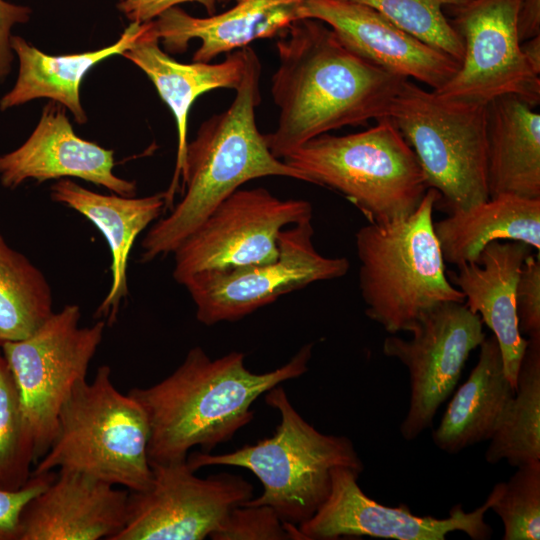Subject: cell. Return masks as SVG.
<instances>
[{"mask_svg":"<svg viewBox=\"0 0 540 540\" xmlns=\"http://www.w3.org/2000/svg\"><path fill=\"white\" fill-rule=\"evenodd\" d=\"M276 49L279 64L271 94L279 118L264 136L278 159L321 134L389 118L406 80L349 50L315 19L293 22Z\"/></svg>","mask_w":540,"mask_h":540,"instance_id":"6da1fadb","label":"cell"},{"mask_svg":"<svg viewBox=\"0 0 540 540\" xmlns=\"http://www.w3.org/2000/svg\"><path fill=\"white\" fill-rule=\"evenodd\" d=\"M312 350L307 343L284 365L258 374L245 366L242 352L211 359L195 346L162 381L130 389L148 420L149 463L186 460L194 447L210 453L231 440L254 419L252 405L261 395L308 371Z\"/></svg>","mask_w":540,"mask_h":540,"instance_id":"7a4b0ae2","label":"cell"},{"mask_svg":"<svg viewBox=\"0 0 540 540\" xmlns=\"http://www.w3.org/2000/svg\"><path fill=\"white\" fill-rule=\"evenodd\" d=\"M261 63L246 47L243 78L231 105L212 115L187 144L182 176L184 195L170 214L155 222L141 246L140 261L147 263L173 253L204 219L246 182L282 176L304 181L302 174L276 158L258 130L255 110L260 104Z\"/></svg>","mask_w":540,"mask_h":540,"instance_id":"3957f363","label":"cell"},{"mask_svg":"<svg viewBox=\"0 0 540 540\" xmlns=\"http://www.w3.org/2000/svg\"><path fill=\"white\" fill-rule=\"evenodd\" d=\"M265 402L280 414L271 437L224 454L194 451L187 462L195 471L214 465L251 471L263 492L241 505L270 506L284 523L298 526L327 499L334 468L349 467L361 473L364 464L348 437L324 434L308 423L280 384L265 393Z\"/></svg>","mask_w":540,"mask_h":540,"instance_id":"277c9868","label":"cell"},{"mask_svg":"<svg viewBox=\"0 0 540 540\" xmlns=\"http://www.w3.org/2000/svg\"><path fill=\"white\" fill-rule=\"evenodd\" d=\"M438 192L429 188L406 219L369 223L355 234L366 316L388 333L408 331L434 307L464 295L448 279L434 231Z\"/></svg>","mask_w":540,"mask_h":540,"instance_id":"5b68a950","label":"cell"},{"mask_svg":"<svg viewBox=\"0 0 540 540\" xmlns=\"http://www.w3.org/2000/svg\"><path fill=\"white\" fill-rule=\"evenodd\" d=\"M282 160L304 182L345 196L369 223L408 218L429 189L413 149L390 118L358 133L321 134Z\"/></svg>","mask_w":540,"mask_h":540,"instance_id":"8992f818","label":"cell"},{"mask_svg":"<svg viewBox=\"0 0 540 540\" xmlns=\"http://www.w3.org/2000/svg\"><path fill=\"white\" fill-rule=\"evenodd\" d=\"M148 439L143 408L114 386L110 366L102 365L94 379L80 381L62 405L55 438L32 474L73 471L141 491L152 478Z\"/></svg>","mask_w":540,"mask_h":540,"instance_id":"52a82bcc","label":"cell"},{"mask_svg":"<svg viewBox=\"0 0 540 540\" xmlns=\"http://www.w3.org/2000/svg\"><path fill=\"white\" fill-rule=\"evenodd\" d=\"M389 118L413 149L429 188L448 214L490 198L487 104L451 99L406 79Z\"/></svg>","mask_w":540,"mask_h":540,"instance_id":"ba28073f","label":"cell"},{"mask_svg":"<svg viewBox=\"0 0 540 540\" xmlns=\"http://www.w3.org/2000/svg\"><path fill=\"white\" fill-rule=\"evenodd\" d=\"M80 318L78 305H65L29 337L0 344L33 439L35 464L52 444L61 407L86 379L103 338L104 320L81 327Z\"/></svg>","mask_w":540,"mask_h":540,"instance_id":"9c48e42d","label":"cell"},{"mask_svg":"<svg viewBox=\"0 0 540 540\" xmlns=\"http://www.w3.org/2000/svg\"><path fill=\"white\" fill-rule=\"evenodd\" d=\"M313 236L312 219L306 220L280 232L279 255L272 262L189 277L182 285L193 300L197 320L206 326L238 321L290 292L346 275L349 261L320 254Z\"/></svg>","mask_w":540,"mask_h":540,"instance_id":"30bf717a","label":"cell"},{"mask_svg":"<svg viewBox=\"0 0 540 540\" xmlns=\"http://www.w3.org/2000/svg\"><path fill=\"white\" fill-rule=\"evenodd\" d=\"M312 205L280 199L263 187L237 189L174 250L173 278L183 284L205 270L272 262L288 225L312 219Z\"/></svg>","mask_w":540,"mask_h":540,"instance_id":"8fae6325","label":"cell"},{"mask_svg":"<svg viewBox=\"0 0 540 540\" xmlns=\"http://www.w3.org/2000/svg\"><path fill=\"white\" fill-rule=\"evenodd\" d=\"M150 466V485L129 491L125 525L112 540H203L253 497L252 484L238 474L200 478L187 459Z\"/></svg>","mask_w":540,"mask_h":540,"instance_id":"7c38bea8","label":"cell"},{"mask_svg":"<svg viewBox=\"0 0 540 540\" xmlns=\"http://www.w3.org/2000/svg\"><path fill=\"white\" fill-rule=\"evenodd\" d=\"M412 337L387 336L383 354L399 360L410 377V401L400 424L406 441L430 428L440 405L454 391L470 353L486 338L478 314L464 303L445 302L423 314Z\"/></svg>","mask_w":540,"mask_h":540,"instance_id":"4fadbf2b","label":"cell"},{"mask_svg":"<svg viewBox=\"0 0 540 540\" xmlns=\"http://www.w3.org/2000/svg\"><path fill=\"white\" fill-rule=\"evenodd\" d=\"M520 0H471L449 7L452 26L460 35L464 53L460 68L438 94L466 102L487 104L503 95H515L536 107L540 76L520 49L517 13Z\"/></svg>","mask_w":540,"mask_h":540,"instance_id":"5bb4252c","label":"cell"},{"mask_svg":"<svg viewBox=\"0 0 540 540\" xmlns=\"http://www.w3.org/2000/svg\"><path fill=\"white\" fill-rule=\"evenodd\" d=\"M360 472L336 467L331 490L318 510L297 526L303 540H336L345 536H369L396 540H445L450 532H464L473 540L490 539L492 528L484 516L491 496L473 511L454 505L449 516H418L405 504L385 506L367 496L358 485Z\"/></svg>","mask_w":540,"mask_h":540,"instance_id":"9a60e30c","label":"cell"},{"mask_svg":"<svg viewBox=\"0 0 540 540\" xmlns=\"http://www.w3.org/2000/svg\"><path fill=\"white\" fill-rule=\"evenodd\" d=\"M299 17L319 20L341 43L365 60L432 90L441 88L460 68L447 53L401 29L373 8L347 0H303Z\"/></svg>","mask_w":540,"mask_h":540,"instance_id":"2e32d148","label":"cell"},{"mask_svg":"<svg viewBox=\"0 0 540 540\" xmlns=\"http://www.w3.org/2000/svg\"><path fill=\"white\" fill-rule=\"evenodd\" d=\"M65 107L50 100L28 139L13 151L0 156V182L15 189L27 180L45 182L75 177L115 194L133 197L135 181L113 173L114 151L77 136Z\"/></svg>","mask_w":540,"mask_h":540,"instance_id":"e0dca14e","label":"cell"},{"mask_svg":"<svg viewBox=\"0 0 540 540\" xmlns=\"http://www.w3.org/2000/svg\"><path fill=\"white\" fill-rule=\"evenodd\" d=\"M129 490L92 476L56 470L23 508L17 540H99L124 527Z\"/></svg>","mask_w":540,"mask_h":540,"instance_id":"ac0fdd59","label":"cell"},{"mask_svg":"<svg viewBox=\"0 0 540 540\" xmlns=\"http://www.w3.org/2000/svg\"><path fill=\"white\" fill-rule=\"evenodd\" d=\"M159 43L152 20L121 55L147 75L175 118L178 136L175 170L164 192L165 209H171L185 169L191 106L200 95L211 90L236 89L239 86L245 70L246 47L228 53L219 63H180L162 50Z\"/></svg>","mask_w":540,"mask_h":540,"instance_id":"d6986e66","label":"cell"},{"mask_svg":"<svg viewBox=\"0 0 540 540\" xmlns=\"http://www.w3.org/2000/svg\"><path fill=\"white\" fill-rule=\"evenodd\" d=\"M303 0H236L229 10L195 17L175 6L153 20L159 42L168 54L184 53L193 39L200 40L192 61L210 62L223 53L247 47L257 39L282 35L300 19Z\"/></svg>","mask_w":540,"mask_h":540,"instance_id":"ffe728a7","label":"cell"},{"mask_svg":"<svg viewBox=\"0 0 540 540\" xmlns=\"http://www.w3.org/2000/svg\"><path fill=\"white\" fill-rule=\"evenodd\" d=\"M532 248L523 242L492 241L475 262L447 271L449 281L464 295V304L488 326L498 341L504 371L516 389L517 374L528 339L520 333L515 310V287Z\"/></svg>","mask_w":540,"mask_h":540,"instance_id":"44dd1931","label":"cell"},{"mask_svg":"<svg viewBox=\"0 0 540 540\" xmlns=\"http://www.w3.org/2000/svg\"><path fill=\"white\" fill-rule=\"evenodd\" d=\"M51 199L89 219L110 247L112 282L107 295L96 309L95 317L112 325L117 320L122 300L128 295L127 266L130 251L138 235L165 209L164 192L142 198L104 195L69 179H60L51 186Z\"/></svg>","mask_w":540,"mask_h":540,"instance_id":"7402d4cb","label":"cell"},{"mask_svg":"<svg viewBox=\"0 0 540 540\" xmlns=\"http://www.w3.org/2000/svg\"><path fill=\"white\" fill-rule=\"evenodd\" d=\"M146 26L147 22H130L112 45L64 55H48L21 36L12 35L10 46L18 59V74L14 86L0 99V110L47 98L68 109L78 124L86 123L79 93L82 80L99 62L129 49Z\"/></svg>","mask_w":540,"mask_h":540,"instance_id":"603a6c76","label":"cell"},{"mask_svg":"<svg viewBox=\"0 0 540 540\" xmlns=\"http://www.w3.org/2000/svg\"><path fill=\"white\" fill-rule=\"evenodd\" d=\"M489 196L540 199V113L515 95L487 103Z\"/></svg>","mask_w":540,"mask_h":540,"instance_id":"cb8c5ba5","label":"cell"},{"mask_svg":"<svg viewBox=\"0 0 540 540\" xmlns=\"http://www.w3.org/2000/svg\"><path fill=\"white\" fill-rule=\"evenodd\" d=\"M479 347L475 367L432 432L437 448L449 454L490 440L515 395L495 336L486 337Z\"/></svg>","mask_w":540,"mask_h":540,"instance_id":"d4e9b609","label":"cell"},{"mask_svg":"<svg viewBox=\"0 0 540 540\" xmlns=\"http://www.w3.org/2000/svg\"><path fill=\"white\" fill-rule=\"evenodd\" d=\"M433 225L444 261L456 266L475 262L492 241L523 242L539 252L540 199L500 194Z\"/></svg>","mask_w":540,"mask_h":540,"instance_id":"484cf974","label":"cell"},{"mask_svg":"<svg viewBox=\"0 0 540 540\" xmlns=\"http://www.w3.org/2000/svg\"><path fill=\"white\" fill-rule=\"evenodd\" d=\"M485 460L519 467L540 461V336L528 338L515 395L489 440Z\"/></svg>","mask_w":540,"mask_h":540,"instance_id":"4316f807","label":"cell"},{"mask_svg":"<svg viewBox=\"0 0 540 540\" xmlns=\"http://www.w3.org/2000/svg\"><path fill=\"white\" fill-rule=\"evenodd\" d=\"M53 313L43 273L0 235V344L29 337Z\"/></svg>","mask_w":540,"mask_h":540,"instance_id":"83f0119b","label":"cell"},{"mask_svg":"<svg viewBox=\"0 0 540 540\" xmlns=\"http://www.w3.org/2000/svg\"><path fill=\"white\" fill-rule=\"evenodd\" d=\"M34 465L33 439L15 382L0 350V490L22 488L29 481Z\"/></svg>","mask_w":540,"mask_h":540,"instance_id":"f1b7e54d","label":"cell"},{"mask_svg":"<svg viewBox=\"0 0 540 540\" xmlns=\"http://www.w3.org/2000/svg\"><path fill=\"white\" fill-rule=\"evenodd\" d=\"M516 468L508 481L492 488L490 509L503 523V540H539L540 461Z\"/></svg>","mask_w":540,"mask_h":540,"instance_id":"f546056e","label":"cell"},{"mask_svg":"<svg viewBox=\"0 0 540 540\" xmlns=\"http://www.w3.org/2000/svg\"><path fill=\"white\" fill-rule=\"evenodd\" d=\"M369 6L421 41L460 63L464 46L439 0H347Z\"/></svg>","mask_w":540,"mask_h":540,"instance_id":"4dcf8cb0","label":"cell"},{"mask_svg":"<svg viewBox=\"0 0 540 540\" xmlns=\"http://www.w3.org/2000/svg\"><path fill=\"white\" fill-rule=\"evenodd\" d=\"M212 540H292L287 525L267 505H239L233 508Z\"/></svg>","mask_w":540,"mask_h":540,"instance_id":"1f68e13d","label":"cell"},{"mask_svg":"<svg viewBox=\"0 0 540 540\" xmlns=\"http://www.w3.org/2000/svg\"><path fill=\"white\" fill-rule=\"evenodd\" d=\"M515 310L519 331L528 338L540 336V256L524 260L515 287Z\"/></svg>","mask_w":540,"mask_h":540,"instance_id":"d6a6232c","label":"cell"},{"mask_svg":"<svg viewBox=\"0 0 540 540\" xmlns=\"http://www.w3.org/2000/svg\"><path fill=\"white\" fill-rule=\"evenodd\" d=\"M55 475L56 471L31 474L29 481L19 490H0V540H17L18 522L23 508L48 486Z\"/></svg>","mask_w":540,"mask_h":540,"instance_id":"836d02e7","label":"cell"},{"mask_svg":"<svg viewBox=\"0 0 540 540\" xmlns=\"http://www.w3.org/2000/svg\"><path fill=\"white\" fill-rule=\"evenodd\" d=\"M32 10L28 6L0 0V82L10 73L15 55L10 46L12 28L27 23Z\"/></svg>","mask_w":540,"mask_h":540,"instance_id":"e575fe53","label":"cell"},{"mask_svg":"<svg viewBox=\"0 0 540 540\" xmlns=\"http://www.w3.org/2000/svg\"><path fill=\"white\" fill-rule=\"evenodd\" d=\"M195 2L201 4L208 15L216 12L217 0H118V10L130 22L145 23L178 4Z\"/></svg>","mask_w":540,"mask_h":540,"instance_id":"d590c367","label":"cell"},{"mask_svg":"<svg viewBox=\"0 0 540 540\" xmlns=\"http://www.w3.org/2000/svg\"><path fill=\"white\" fill-rule=\"evenodd\" d=\"M517 32L521 43L540 35V0H520Z\"/></svg>","mask_w":540,"mask_h":540,"instance_id":"8d00e7d4","label":"cell"},{"mask_svg":"<svg viewBox=\"0 0 540 540\" xmlns=\"http://www.w3.org/2000/svg\"><path fill=\"white\" fill-rule=\"evenodd\" d=\"M520 49L531 69L540 76V35L523 41Z\"/></svg>","mask_w":540,"mask_h":540,"instance_id":"74e56055","label":"cell"},{"mask_svg":"<svg viewBox=\"0 0 540 540\" xmlns=\"http://www.w3.org/2000/svg\"><path fill=\"white\" fill-rule=\"evenodd\" d=\"M439 1L442 3L443 7H453V6L464 4L471 0H439Z\"/></svg>","mask_w":540,"mask_h":540,"instance_id":"f35d334b","label":"cell"},{"mask_svg":"<svg viewBox=\"0 0 540 540\" xmlns=\"http://www.w3.org/2000/svg\"><path fill=\"white\" fill-rule=\"evenodd\" d=\"M229 1H232V0H217V2L223 3V4H225V3L229 2Z\"/></svg>","mask_w":540,"mask_h":540,"instance_id":"ab89813d","label":"cell"}]
</instances>
